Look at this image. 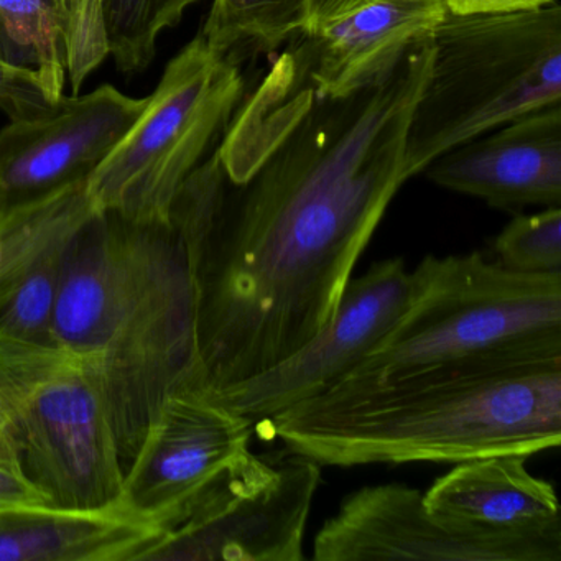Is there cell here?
I'll use <instances>...</instances> for the list:
<instances>
[{"mask_svg": "<svg viewBox=\"0 0 561 561\" xmlns=\"http://www.w3.org/2000/svg\"><path fill=\"white\" fill-rule=\"evenodd\" d=\"M432 41L346 96L271 75L199 170L198 383L277 366L324 328L403 183Z\"/></svg>", "mask_w": 561, "mask_h": 561, "instance_id": "6da1fadb", "label": "cell"}, {"mask_svg": "<svg viewBox=\"0 0 561 561\" xmlns=\"http://www.w3.org/2000/svg\"><path fill=\"white\" fill-rule=\"evenodd\" d=\"M51 330L103 397L127 469L163 403L198 383L192 180L163 219L91 211L68 249Z\"/></svg>", "mask_w": 561, "mask_h": 561, "instance_id": "7a4b0ae2", "label": "cell"}, {"mask_svg": "<svg viewBox=\"0 0 561 561\" xmlns=\"http://www.w3.org/2000/svg\"><path fill=\"white\" fill-rule=\"evenodd\" d=\"M320 466L527 458L561 443V359L484 360L386 383L340 382L268 420Z\"/></svg>", "mask_w": 561, "mask_h": 561, "instance_id": "3957f363", "label": "cell"}, {"mask_svg": "<svg viewBox=\"0 0 561 561\" xmlns=\"http://www.w3.org/2000/svg\"><path fill=\"white\" fill-rule=\"evenodd\" d=\"M553 359H561V272L508 271L479 252L426 255L412 271V294L396 327L340 382H393L484 360Z\"/></svg>", "mask_w": 561, "mask_h": 561, "instance_id": "277c9868", "label": "cell"}, {"mask_svg": "<svg viewBox=\"0 0 561 561\" xmlns=\"http://www.w3.org/2000/svg\"><path fill=\"white\" fill-rule=\"evenodd\" d=\"M432 65L405 142L413 176L502 124L561 103V8L446 12L430 37Z\"/></svg>", "mask_w": 561, "mask_h": 561, "instance_id": "5b68a950", "label": "cell"}, {"mask_svg": "<svg viewBox=\"0 0 561 561\" xmlns=\"http://www.w3.org/2000/svg\"><path fill=\"white\" fill-rule=\"evenodd\" d=\"M242 93L238 65L196 35L167 65L139 119L88 180L94 208L137 221L167 218L183 183L218 147Z\"/></svg>", "mask_w": 561, "mask_h": 561, "instance_id": "8992f818", "label": "cell"}, {"mask_svg": "<svg viewBox=\"0 0 561 561\" xmlns=\"http://www.w3.org/2000/svg\"><path fill=\"white\" fill-rule=\"evenodd\" d=\"M0 400L19 468L48 507L116 512L126 469L103 397L77 363L0 367Z\"/></svg>", "mask_w": 561, "mask_h": 561, "instance_id": "52a82bcc", "label": "cell"}, {"mask_svg": "<svg viewBox=\"0 0 561 561\" xmlns=\"http://www.w3.org/2000/svg\"><path fill=\"white\" fill-rule=\"evenodd\" d=\"M321 466L245 451L147 560L304 561Z\"/></svg>", "mask_w": 561, "mask_h": 561, "instance_id": "ba28073f", "label": "cell"}, {"mask_svg": "<svg viewBox=\"0 0 561 561\" xmlns=\"http://www.w3.org/2000/svg\"><path fill=\"white\" fill-rule=\"evenodd\" d=\"M317 561H561V535L502 534L435 514L423 492L367 485L347 495L318 530Z\"/></svg>", "mask_w": 561, "mask_h": 561, "instance_id": "9c48e42d", "label": "cell"}, {"mask_svg": "<svg viewBox=\"0 0 561 561\" xmlns=\"http://www.w3.org/2000/svg\"><path fill=\"white\" fill-rule=\"evenodd\" d=\"M254 428L202 390L173 393L127 466L116 512L169 534L249 451Z\"/></svg>", "mask_w": 561, "mask_h": 561, "instance_id": "30bf717a", "label": "cell"}, {"mask_svg": "<svg viewBox=\"0 0 561 561\" xmlns=\"http://www.w3.org/2000/svg\"><path fill=\"white\" fill-rule=\"evenodd\" d=\"M412 294V271L400 257L376 262L350 282L330 327L277 366L206 396L259 423L307 402L353 373L396 327ZM205 393V392H203Z\"/></svg>", "mask_w": 561, "mask_h": 561, "instance_id": "8fae6325", "label": "cell"}, {"mask_svg": "<svg viewBox=\"0 0 561 561\" xmlns=\"http://www.w3.org/2000/svg\"><path fill=\"white\" fill-rule=\"evenodd\" d=\"M146 104L104 84L12 119L0 130V222L88 183Z\"/></svg>", "mask_w": 561, "mask_h": 561, "instance_id": "7c38bea8", "label": "cell"}, {"mask_svg": "<svg viewBox=\"0 0 561 561\" xmlns=\"http://www.w3.org/2000/svg\"><path fill=\"white\" fill-rule=\"evenodd\" d=\"M87 185L0 222V367L65 356L51 324L68 249L94 209Z\"/></svg>", "mask_w": 561, "mask_h": 561, "instance_id": "4fadbf2b", "label": "cell"}, {"mask_svg": "<svg viewBox=\"0 0 561 561\" xmlns=\"http://www.w3.org/2000/svg\"><path fill=\"white\" fill-rule=\"evenodd\" d=\"M426 179L497 209L561 205V103L502 124L433 160Z\"/></svg>", "mask_w": 561, "mask_h": 561, "instance_id": "5bb4252c", "label": "cell"}, {"mask_svg": "<svg viewBox=\"0 0 561 561\" xmlns=\"http://www.w3.org/2000/svg\"><path fill=\"white\" fill-rule=\"evenodd\" d=\"M446 12L443 0H366L307 34L308 84L331 98L367 87L432 37Z\"/></svg>", "mask_w": 561, "mask_h": 561, "instance_id": "9a60e30c", "label": "cell"}, {"mask_svg": "<svg viewBox=\"0 0 561 561\" xmlns=\"http://www.w3.org/2000/svg\"><path fill=\"white\" fill-rule=\"evenodd\" d=\"M527 456L458 462L423 492L435 514L479 530L561 535L560 502L550 482L531 474Z\"/></svg>", "mask_w": 561, "mask_h": 561, "instance_id": "2e32d148", "label": "cell"}, {"mask_svg": "<svg viewBox=\"0 0 561 561\" xmlns=\"http://www.w3.org/2000/svg\"><path fill=\"white\" fill-rule=\"evenodd\" d=\"M165 537L119 512H0V561H144Z\"/></svg>", "mask_w": 561, "mask_h": 561, "instance_id": "e0dca14e", "label": "cell"}, {"mask_svg": "<svg viewBox=\"0 0 561 561\" xmlns=\"http://www.w3.org/2000/svg\"><path fill=\"white\" fill-rule=\"evenodd\" d=\"M67 27L50 0H0V60L37 71L54 103L68 80Z\"/></svg>", "mask_w": 561, "mask_h": 561, "instance_id": "ac0fdd59", "label": "cell"}, {"mask_svg": "<svg viewBox=\"0 0 561 561\" xmlns=\"http://www.w3.org/2000/svg\"><path fill=\"white\" fill-rule=\"evenodd\" d=\"M307 21L308 0H213L202 37L219 55L239 47L271 51L304 34Z\"/></svg>", "mask_w": 561, "mask_h": 561, "instance_id": "d6986e66", "label": "cell"}, {"mask_svg": "<svg viewBox=\"0 0 561 561\" xmlns=\"http://www.w3.org/2000/svg\"><path fill=\"white\" fill-rule=\"evenodd\" d=\"M495 261L524 274L561 272V208L515 216L494 239Z\"/></svg>", "mask_w": 561, "mask_h": 561, "instance_id": "ffe728a7", "label": "cell"}, {"mask_svg": "<svg viewBox=\"0 0 561 561\" xmlns=\"http://www.w3.org/2000/svg\"><path fill=\"white\" fill-rule=\"evenodd\" d=\"M68 81L73 94L110 57L104 0H68Z\"/></svg>", "mask_w": 561, "mask_h": 561, "instance_id": "44dd1931", "label": "cell"}, {"mask_svg": "<svg viewBox=\"0 0 561 561\" xmlns=\"http://www.w3.org/2000/svg\"><path fill=\"white\" fill-rule=\"evenodd\" d=\"M51 104L54 101L48 100L37 71L0 60V111L19 119L41 113Z\"/></svg>", "mask_w": 561, "mask_h": 561, "instance_id": "7402d4cb", "label": "cell"}, {"mask_svg": "<svg viewBox=\"0 0 561 561\" xmlns=\"http://www.w3.org/2000/svg\"><path fill=\"white\" fill-rule=\"evenodd\" d=\"M48 507L44 494L14 462L0 461V512Z\"/></svg>", "mask_w": 561, "mask_h": 561, "instance_id": "603a6c76", "label": "cell"}, {"mask_svg": "<svg viewBox=\"0 0 561 561\" xmlns=\"http://www.w3.org/2000/svg\"><path fill=\"white\" fill-rule=\"evenodd\" d=\"M453 14H478V12H511L541 8L554 0H443Z\"/></svg>", "mask_w": 561, "mask_h": 561, "instance_id": "cb8c5ba5", "label": "cell"}, {"mask_svg": "<svg viewBox=\"0 0 561 561\" xmlns=\"http://www.w3.org/2000/svg\"><path fill=\"white\" fill-rule=\"evenodd\" d=\"M366 0H308V21L304 35L317 31L324 22L346 14Z\"/></svg>", "mask_w": 561, "mask_h": 561, "instance_id": "d4e9b609", "label": "cell"}, {"mask_svg": "<svg viewBox=\"0 0 561 561\" xmlns=\"http://www.w3.org/2000/svg\"><path fill=\"white\" fill-rule=\"evenodd\" d=\"M0 461L18 465L14 443H12L11 426H9L8 410H5L2 400H0Z\"/></svg>", "mask_w": 561, "mask_h": 561, "instance_id": "484cf974", "label": "cell"}, {"mask_svg": "<svg viewBox=\"0 0 561 561\" xmlns=\"http://www.w3.org/2000/svg\"><path fill=\"white\" fill-rule=\"evenodd\" d=\"M51 5L67 19L68 22V0H50Z\"/></svg>", "mask_w": 561, "mask_h": 561, "instance_id": "4316f807", "label": "cell"}]
</instances>
